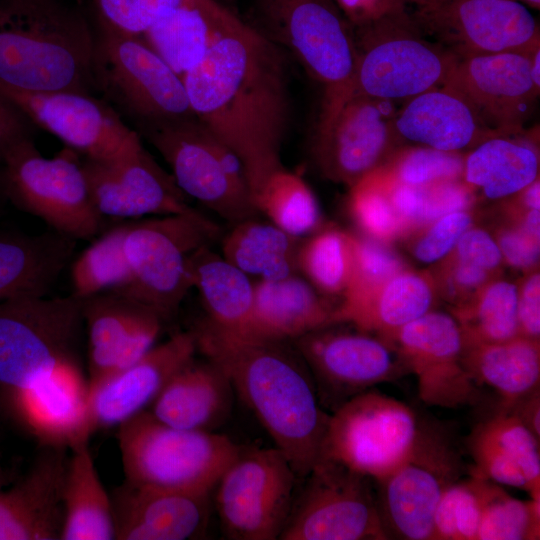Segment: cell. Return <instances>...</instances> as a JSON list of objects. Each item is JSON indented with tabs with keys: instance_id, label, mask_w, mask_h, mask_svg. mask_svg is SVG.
<instances>
[{
	"instance_id": "obj_39",
	"label": "cell",
	"mask_w": 540,
	"mask_h": 540,
	"mask_svg": "<svg viewBox=\"0 0 540 540\" xmlns=\"http://www.w3.org/2000/svg\"><path fill=\"white\" fill-rule=\"evenodd\" d=\"M241 21L224 22L186 4L161 16L141 37L182 77L203 60L223 30Z\"/></svg>"
},
{
	"instance_id": "obj_62",
	"label": "cell",
	"mask_w": 540,
	"mask_h": 540,
	"mask_svg": "<svg viewBox=\"0 0 540 540\" xmlns=\"http://www.w3.org/2000/svg\"><path fill=\"white\" fill-rule=\"evenodd\" d=\"M1 486H2V474H1V469H0V490H1Z\"/></svg>"
},
{
	"instance_id": "obj_29",
	"label": "cell",
	"mask_w": 540,
	"mask_h": 540,
	"mask_svg": "<svg viewBox=\"0 0 540 540\" xmlns=\"http://www.w3.org/2000/svg\"><path fill=\"white\" fill-rule=\"evenodd\" d=\"M253 282V308L244 336L273 341L295 340L336 324L338 305L329 302L297 274Z\"/></svg>"
},
{
	"instance_id": "obj_30",
	"label": "cell",
	"mask_w": 540,
	"mask_h": 540,
	"mask_svg": "<svg viewBox=\"0 0 540 540\" xmlns=\"http://www.w3.org/2000/svg\"><path fill=\"white\" fill-rule=\"evenodd\" d=\"M394 126L401 140L449 152L462 153L498 135L483 124L461 95L447 86L405 101L395 114Z\"/></svg>"
},
{
	"instance_id": "obj_51",
	"label": "cell",
	"mask_w": 540,
	"mask_h": 540,
	"mask_svg": "<svg viewBox=\"0 0 540 540\" xmlns=\"http://www.w3.org/2000/svg\"><path fill=\"white\" fill-rule=\"evenodd\" d=\"M435 282L438 297L451 308L469 300L489 281L499 277L472 264L446 256L429 270Z\"/></svg>"
},
{
	"instance_id": "obj_1",
	"label": "cell",
	"mask_w": 540,
	"mask_h": 540,
	"mask_svg": "<svg viewBox=\"0 0 540 540\" xmlns=\"http://www.w3.org/2000/svg\"><path fill=\"white\" fill-rule=\"evenodd\" d=\"M285 51L243 21L221 32L182 75L193 114L239 161L254 197L283 167L290 121Z\"/></svg>"
},
{
	"instance_id": "obj_43",
	"label": "cell",
	"mask_w": 540,
	"mask_h": 540,
	"mask_svg": "<svg viewBox=\"0 0 540 540\" xmlns=\"http://www.w3.org/2000/svg\"><path fill=\"white\" fill-rule=\"evenodd\" d=\"M129 223L109 229L89 245L71 268L75 297L83 300L106 292H126L132 273L124 252Z\"/></svg>"
},
{
	"instance_id": "obj_45",
	"label": "cell",
	"mask_w": 540,
	"mask_h": 540,
	"mask_svg": "<svg viewBox=\"0 0 540 540\" xmlns=\"http://www.w3.org/2000/svg\"><path fill=\"white\" fill-rule=\"evenodd\" d=\"M348 209L360 233L388 244L405 238L378 169L349 187Z\"/></svg>"
},
{
	"instance_id": "obj_61",
	"label": "cell",
	"mask_w": 540,
	"mask_h": 540,
	"mask_svg": "<svg viewBox=\"0 0 540 540\" xmlns=\"http://www.w3.org/2000/svg\"><path fill=\"white\" fill-rule=\"evenodd\" d=\"M513 1L520 2L524 4L525 6L535 9V10H539L540 8V0H513Z\"/></svg>"
},
{
	"instance_id": "obj_34",
	"label": "cell",
	"mask_w": 540,
	"mask_h": 540,
	"mask_svg": "<svg viewBox=\"0 0 540 540\" xmlns=\"http://www.w3.org/2000/svg\"><path fill=\"white\" fill-rule=\"evenodd\" d=\"M465 366L477 386L497 393L501 410L539 387L540 341L517 336L494 343H466Z\"/></svg>"
},
{
	"instance_id": "obj_53",
	"label": "cell",
	"mask_w": 540,
	"mask_h": 540,
	"mask_svg": "<svg viewBox=\"0 0 540 540\" xmlns=\"http://www.w3.org/2000/svg\"><path fill=\"white\" fill-rule=\"evenodd\" d=\"M447 256L472 264L498 276L504 263L494 237L483 228L473 225L462 234Z\"/></svg>"
},
{
	"instance_id": "obj_37",
	"label": "cell",
	"mask_w": 540,
	"mask_h": 540,
	"mask_svg": "<svg viewBox=\"0 0 540 540\" xmlns=\"http://www.w3.org/2000/svg\"><path fill=\"white\" fill-rule=\"evenodd\" d=\"M512 135L488 137L465 155L463 180L487 199L509 198L538 179V150Z\"/></svg>"
},
{
	"instance_id": "obj_22",
	"label": "cell",
	"mask_w": 540,
	"mask_h": 540,
	"mask_svg": "<svg viewBox=\"0 0 540 540\" xmlns=\"http://www.w3.org/2000/svg\"><path fill=\"white\" fill-rule=\"evenodd\" d=\"M82 317L88 334L89 391L146 354L165 321L151 307L118 292L83 299Z\"/></svg>"
},
{
	"instance_id": "obj_24",
	"label": "cell",
	"mask_w": 540,
	"mask_h": 540,
	"mask_svg": "<svg viewBox=\"0 0 540 540\" xmlns=\"http://www.w3.org/2000/svg\"><path fill=\"white\" fill-rule=\"evenodd\" d=\"M15 416L41 446L73 445L94 432L88 379L77 362L60 365L27 388L7 394Z\"/></svg>"
},
{
	"instance_id": "obj_48",
	"label": "cell",
	"mask_w": 540,
	"mask_h": 540,
	"mask_svg": "<svg viewBox=\"0 0 540 540\" xmlns=\"http://www.w3.org/2000/svg\"><path fill=\"white\" fill-rule=\"evenodd\" d=\"M353 272L341 301L370 294L399 272L410 268L391 244L352 233Z\"/></svg>"
},
{
	"instance_id": "obj_36",
	"label": "cell",
	"mask_w": 540,
	"mask_h": 540,
	"mask_svg": "<svg viewBox=\"0 0 540 540\" xmlns=\"http://www.w3.org/2000/svg\"><path fill=\"white\" fill-rule=\"evenodd\" d=\"M196 288L211 326L240 335L247 331L253 308L254 282L222 255L204 246L189 261Z\"/></svg>"
},
{
	"instance_id": "obj_40",
	"label": "cell",
	"mask_w": 540,
	"mask_h": 540,
	"mask_svg": "<svg viewBox=\"0 0 540 540\" xmlns=\"http://www.w3.org/2000/svg\"><path fill=\"white\" fill-rule=\"evenodd\" d=\"M517 298V284L497 277L450 313L466 343L502 342L519 336Z\"/></svg>"
},
{
	"instance_id": "obj_32",
	"label": "cell",
	"mask_w": 540,
	"mask_h": 540,
	"mask_svg": "<svg viewBox=\"0 0 540 540\" xmlns=\"http://www.w3.org/2000/svg\"><path fill=\"white\" fill-rule=\"evenodd\" d=\"M437 299L429 270L407 268L370 294L341 301L336 310V324L350 323L388 341L398 329L433 310Z\"/></svg>"
},
{
	"instance_id": "obj_58",
	"label": "cell",
	"mask_w": 540,
	"mask_h": 540,
	"mask_svg": "<svg viewBox=\"0 0 540 540\" xmlns=\"http://www.w3.org/2000/svg\"><path fill=\"white\" fill-rule=\"evenodd\" d=\"M198 4H200L206 11L214 15L215 17L225 20V21H231L236 19L237 17L232 14L228 9L223 7L221 4H219L215 0H195Z\"/></svg>"
},
{
	"instance_id": "obj_16",
	"label": "cell",
	"mask_w": 540,
	"mask_h": 540,
	"mask_svg": "<svg viewBox=\"0 0 540 540\" xmlns=\"http://www.w3.org/2000/svg\"><path fill=\"white\" fill-rule=\"evenodd\" d=\"M293 503L282 540H386L369 478L320 459Z\"/></svg>"
},
{
	"instance_id": "obj_10",
	"label": "cell",
	"mask_w": 540,
	"mask_h": 540,
	"mask_svg": "<svg viewBox=\"0 0 540 540\" xmlns=\"http://www.w3.org/2000/svg\"><path fill=\"white\" fill-rule=\"evenodd\" d=\"M83 324L82 300L72 294L0 302V390L27 388L60 365L77 362Z\"/></svg>"
},
{
	"instance_id": "obj_4",
	"label": "cell",
	"mask_w": 540,
	"mask_h": 540,
	"mask_svg": "<svg viewBox=\"0 0 540 540\" xmlns=\"http://www.w3.org/2000/svg\"><path fill=\"white\" fill-rule=\"evenodd\" d=\"M118 428L125 481L137 486L210 493L241 450L225 435L172 427L147 410Z\"/></svg>"
},
{
	"instance_id": "obj_2",
	"label": "cell",
	"mask_w": 540,
	"mask_h": 540,
	"mask_svg": "<svg viewBox=\"0 0 540 540\" xmlns=\"http://www.w3.org/2000/svg\"><path fill=\"white\" fill-rule=\"evenodd\" d=\"M193 334L197 350L225 373L295 475L307 477L320 460L329 415L320 408L297 350L294 353L286 341L227 332L206 321Z\"/></svg>"
},
{
	"instance_id": "obj_60",
	"label": "cell",
	"mask_w": 540,
	"mask_h": 540,
	"mask_svg": "<svg viewBox=\"0 0 540 540\" xmlns=\"http://www.w3.org/2000/svg\"><path fill=\"white\" fill-rule=\"evenodd\" d=\"M418 6V8L429 7L441 3L444 0H408Z\"/></svg>"
},
{
	"instance_id": "obj_14",
	"label": "cell",
	"mask_w": 540,
	"mask_h": 540,
	"mask_svg": "<svg viewBox=\"0 0 540 540\" xmlns=\"http://www.w3.org/2000/svg\"><path fill=\"white\" fill-rule=\"evenodd\" d=\"M461 466L448 436L420 423L410 456L377 482L376 501L388 539L433 540L436 507L444 490L459 479Z\"/></svg>"
},
{
	"instance_id": "obj_28",
	"label": "cell",
	"mask_w": 540,
	"mask_h": 540,
	"mask_svg": "<svg viewBox=\"0 0 540 540\" xmlns=\"http://www.w3.org/2000/svg\"><path fill=\"white\" fill-rule=\"evenodd\" d=\"M539 442L514 414L498 409L470 434L471 474L540 499Z\"/></svg>"
},
{
	"instance_id": "obj_18",
	"label": "cell",
	"mask_w": 540,
	"mask_h": 540,
	"mask_svg": "<svg viewBox=\"0 0 540 540\" xmlns=\"http://www.w3.org/2000/svg\"><path fill=\"white\" fill-rule=\"evenodd\" d=\"M0 96L31 123L62 140L87 159L114 161L142 150L139 134L116 111L89 93L28 92L0 84Z\"/></svg>"
},
{
	"instance_id": "obj_26",
	"label": "cell",
	"mask_w": 540,
	"mask_h": 540,
	"mask_svg": "<svg viewBox=\"0 0 540 540\" xmlns=\"http://www.w3.org/2000/svg\"><path fill=\"white\" fill-rule=\"evenodd\" d=\"M210 493L155 489L127 481L111 494L116 540L198 538L210 514Z\"/></svg>"
},
{
	"instance_id": "obj_11",
	"label": "cell",
	"mask_w": 540,
	"mask_h": 540,
	"mask_svg": "<svg viewBox=\"0 0 540 540\" xmlns=\"http://www.w3.org/2000/svg\"><path fill=\"white\" fill-rule=\"evenodd\" d=\"M138 128L187 197L232 224L258 213L238 159L195 116Z\"/></svg>"
},
{
	"instance_id": "obj_46",
	"label": "cell",
	"mask_w": 540,
	"mask_h": 540,
	"mask_svg": "<svg viewBox=\"0 0 540 540\" xmlns=\"http://www.w3.org/2000/svg\"><path fill=\"white\" fill-rule=\"evenodd\" d=\"M540 538V499L520 500L493 485L485 502L477 540Z\"/></svg>"
},
{
	"instance_id": "obj_9",
	"label": "cell",
	"mask_w": 540,
	"mask_h": 540,
	"mask_svg": "<svg viewBox=\"0 0 540 540\" xmlns=\"http://www.w3.org/2000/svg\"><path fill=\"white\" fill-rule=\"evenodd\" d=\"M0 164V194L18 209L75 240L99 232L103 216L94 205L82 161L74 150L46 158L28 137L14 145Z\"/></svg>"
},
{
	"instance_id": "obj_12",
	"label": "cell",
	"mask_w": 540,
	"mask_h": 540,
	"mask_svg": "<svg viewBox=\"0 0 540 540\" xmlns=\"http://www.w3.org/2000/svg\"><path fill=\"white\" fill-rule=\"evenodd\" d=\"M419 427L408 405L369 389L329 415L320 459L380 482L410 456Z\"/></svg>"
},
{
	"instance_id": "obj_42",
	"label": "cell",
	"mask_w": 540,
	"mask_h": 540,
	"mask_svg": "<svg viewBox=\"0 0 540 540\" xmlns=\"http://www.w3.org/2000/svg\"><path fill=\"white\" fill-rule=\"evenodd\" d=\"M352 233L336 226L323 225L301 240L297 269L322 295L343 297L353 272Z\"/></svg>"
},
{
	"instance_id": "obj_25",
	"label": "cell",
	"mask_w": 540,
	"mask_h": 540,
	"mask_svg": "<svg viewBox=\"0 0 540 540\" xmlns=\"http://www.w3.org/2000/svg\"><path fill=\"white\" fill-rule=\"evenodd\" d=\"M196 351L193 332L176 333L91 389L89 414L93 430L119 426L144 411Z\"/></svg>"
},
{
	"instance_id": "obj_23",
	"label": "cell",
	"mask_w": 540,
	"mask_h": 540,
	"mask_svg": "<svg viewBox=\"0 0 540 540\" xmlns=\"http://www.w3.org/2000/svg\"><path fill=\"white\" fill-rule=\"evenodd\" d=\"M82 166L94 205L103 217L163 216L193 209L172 175L145 148L114 161L85 158Z\"/></svg>"
},
{
	"instance_id": "obj_8",
	"label": "cell",
	"mask_w": 540,
	"mask_h": 540,
	"mask_svg": "<svg viewBox=\"0 0 540 540\" xmlns=\"http://www.w3.org/2000/svg\"><path fill=\"white\" fill-rule=\"evenodd\" d=\"M93 81L136 125L195 116L182 77L141 36L98 19Z\"/></svg>"
},
{
	"instance_id": "obj_15",
	"label": "cell",
	"mask_w": 540,
	"mask_h": 540,
	"mask_svg": "<svg viewBox=\"0 0 540 540\" xmlns=\"http://www.w3.org/2000/svg\"><path fill=\"white\" fill-rule=\"evenodd\" d=\"M391 103L353 91L320 111L312 154L321 174L348 187L384 166L402 141Z\"/></svg>"
},
{
	"instance_id": "obj_6",
	"label": "cell",
	"mask_w": 540,
	"mask_h": 540,
	"mask_svg": "<svg viewBox=\"0 0 540 540\" xmlns=\"http://www.w3.org/2000/svg\"><path fill=\"white\" fill-rule=\"evenodd\" d=\"M260 27L323 88L321 109L354 90L356 47L351 23L334 0H259Z\"/></svg>"
},
{
	"instance_id": "obj_59",
	"label": "cell",
	"mask_w": 540,
	"mask_h": 540,
	"mask_svg": "<svg viewBox=\"0 0 540 540\" xmlns=\"http://www.w3.org/2000/svg\"><path fill=\"white\" fill-rule=\"evenodd\" d=\"M540 46L536 47L531 54V76L536 84L540 87Z\"/></svg>"
},
{
	"instance_id": "obj_47",
	"label": "cell",
	"mask_w": 540,
	"mask_h": 540,
	"mask_svg": "<svg viewBox=\"0 0 540 540\" xmlns=\"http://www.w3.org/2000/svg\"><path fill=\"white\" fill-rule=\"evenodd\" d=\"M465 156L426 146L397 150L380 169L395 182L410 186L463 179Z\"/></svg>"
},
{
	"instance_id": "obj_33",
	"label": "cell",
	"mask_w": 540,
	"mask_h": 540,
	"mask_svg": "<svg viewBox=\"0 0 540 540\" xmlns=\"http://www.w3.org/2000/svg\"><path fill=\"white\" fill-rule=\"evenodd\" d=\"M75 242L54 230L39 235L0 233V302L46 296L70 260Z\"/></svg>"
},
{
	"instance_id": "obj_41",
	"label": "cell",
	"mask_w": 540,
	"mask_h": 540,
	"mask_svg": "<svg viewBox=\"0 0 540 540\" xmlns=\"http://www.w3.org/2000/svg\"><path fill=\"white\" fill-rule=\"evenodd\" d=\"M254 206L271 223L296 238L301 239L323 226L313 191L300 175L284 167L266 179L254 197Z\"/></svg>"
},
{
	"instance_id": "obj_44",
	"label": "cell",
	"mask_w": 540,
	"mask_h": 540,
	"mask_svg": "<svg viewBox=\"0 0 540 540\" xmlns=\"http://www.w3.org/2000/svg\"><path fill=\"white\" fill-rule=\"evenodd\" d=\"M494 483L471 474L443 492L434 515L433 540H477L486 500Z\"/></svg>"
},
{
	"instance_id": "obj_20",
	"label": "cell",
	"mask_w": 540,
	"mask_h": 540,
	"mask_svg": "<svg viewBox=\"0 0 540 540\" xmlns=\"http://www.w3.org/2000/svg\"><path fill=\"white\" fill-rule=\"evenodd\" d=\"M534 49L457 57L443 86L461 95L489 130L518 133L534 111L540 92L531 76Z\"/></svg>"
},
{
	"instance_id": "obj_56",
	"label": "cell",
	"mask_w": 540,
	"mask_h": 540,
	"mask_svg": "<svg viewBox=\"0 0 540 540\" xmlns=\"http://www.w3.org/2000/svg\"><path fill=\"white\" fill-rule=\"evenodd\" d=\"M352 26L373 20L402 7L403 0H334Z\"/></svg>"
},
{
	"instance_id": "obj_21",
	"label": "cell",
	"mask_w": 540,
	"mask_h": 540,
	"mask_svg": "<svg viewBox=\"0 0 540 540\" xmlns=\"http://www.w3.org/2000/svg\"><path fill=\"white\" fill-rule=\"evenodd\" d=\"M294 341L307 367L331 393L350 398L408 373L390 342L357 328L345 331L330 325Z\"/></svg>"
},
{
	"instance_id": "obj_54",
	"label": "cell",
	"mask_w": 540,
	"mask_h": 540,
	"mask_svg": "<svg viewBox=\"0 0 540 540\" xmlns=\"http://www.w3.org/2000/svg\"><path fill=\"white\" fill-rule=\"evenodd\" d=\"M519 336L540 341V275L538 268L526 272L517 284Z\"/></svg>"
},
{
	"instance_id": "obj_55",
	"label": "cell",
	"mask_w": 540,
	"mask_h": 540,
	"mask_svg": "<svg viewBox=\"0 0 540 540\" xmlns=\"http://www.w3.org/2000/svg\"><path fill=\"white\" fill-rule=\"evenodd\" d=\"M29 123L16 107L0 96V163L14 145L30 137Z\"/></svg>"
},
{
	"instance_id": "obj_19",
	"label": "cell",
	"mask_w": 540,
	"mask_h": 540,
	"mask_svg": "<svg viewBox=\"0 0 540 540\" xmlns=\"http://www.w3.org/2000/svg\"><path fill=\"white\" fill-rule=\"evenodd\" d=\"M388 342L415 375L423 403L456 409L478 399V386L464 363L466 340L451 313L433 309L398 329Z\"/></svg>"
},
{
	"instance_id": "obj_7",
	"label": "cell",
	"mask_w": 540,
	"mask_h": 540,
	"mask_svg": "<svg viewBox=\"0 0 540 540\" xmlns=\"http://www.w3.org/2000/svg\"><path fill=\"white\" fill-rule=\"evenodd\" d=\"M221 228L195 208L177 214L129 222L124 252L132 284L122 293L171 318L192 288L189 261L211 246Z\"/></svg>"
},
{
	"instance_id": "obj_63",
	"label": "cell",
	"mask_w": 540,
	"mask_h": 540,
	"mask_svg": "<svg viewBox=\"0 0 540 540\" xmlns=\"http://www.w3.org/2000/svg\"><path fill=\"white\" fill-rule=\"evenodd\" d=\"M0 196H1V194H0Z\"/></svg>"
},
{
	"instance_id": "obj_5",
	"label": "cell",
	"mask_w": 540,
	"mask_h": 540,
	"mask_svg": "<svg viewBox=\"0 0 540 540\" xmlns=\"http://www.w3.org/2000/svg\"><path fill=\"white\" fill-rule=\"evenodd\" d=\"M352 27L353 91L377 100L407 101L443 86L457 59L425 36L404 6Z\"/></svg>"
},
{
	"instance_id": "obj_50",
	"label": "cell",
	"mask_w": 540,
	"mask_h": 540,
	"mask_svg": "<svg viewBox=\"0 0 540 540\" xmlns=\"http://www.w3.org/2000/svg\"><path fill=\"white\" fill-rule=\"evenodd\" d=\"M472 209L444 215L413 233L410 250L423 263H436L455 247L462 234L473 225Z\"/></svg>"
},
{
	"instance_id": "obj_13",
	"label": "cell",
	"mask_w": 540,
	"mask_h": 540,
	"mask_svg": "<svg viewBox=\"0 0 540 540\" xmlns=\"http://www.w3.org/2000/svg\"><path fill=\"white\" fill-rule=\"evenodd\" d=\"M295 477L279 449H241L215 486L216 510L226 536L279 539L293 505Z\"/></svg>"
},
{
	"instance_id": "obj_38",
	"label": "cell",
	"mask_w": 540,
	"mask_h": 540,
	"mask_svg": "<svg viewBox=\"0 0 540 540\" xmlns=\"http://www.w3.org/2000/svg\"><path fill=\"white\" fill-rule=\"evenodd\" d=\"M300 238L270 221L250 217L233 224L222 239V256L253 281L277 280L298 273Z\"/></svg>"
},
{
	"instance_id": "obj_3",
	"label": "cell",
	"mask_w": 540,
	"mask_h": 540,
	"mask_svg": "<svg viewBox=\"0 0 540 540\" xmlns=\"http://www.w3.org/2000/svg\"><path fill=\"white\" fill-rule=\"evenodd\" d=\"M95 32L61 0H0V84L88 93Z\"/></svg>"
},
{
	"instance_id": "obj_52",
	"label": "cell",
	"mask_w": 540,
	"mask_h": 540,
	"mask_svg": "<svg viewBox=\"0 0 540 540\" xmlns=\"http://www.w3.org/2000/svg\"><path fill=\"white\" fill-rule=\"evenodd\" d=\"M505 220L492 235L501 251L503 260L511 267L528 272L539 262L540 236L529 232L518 216L505 209Z\"/></svg>"
},
{
	"instance_id": "obj_57",
	"label": "cell",
	"mask_w": 540,
	"mask_h": 540,
	"mask_svg": "<svg viewBox=\"0 0 540 540\" xmlns=\"http://www.w3.org/2000/svg\"><path fill=\"white\" fill-rule=\"evenodd\" d=\"M508 411L514 414L540 440L539 387L519 399Z\"/></svg>"
},
{
	"instance_id": "obj_31",
	"label": "cell",
	"mask_w": 540,
	"mask_h": 540,
	"mask_svg": "<svg viewBox=\"0 0 540 540\" xmlns=\"http://www.w3.org/2000/svg\"><path fill=\"white\" fill-rule=\"evenodd\" d=\"M232 390L215 363L193 358L167 381L149 412L172 427L213 431L229 413Z\"/></svg>"
},
{
	"instance_id": "obj_17",
	"label": "cell",
	"mask_w": 540,
	"mask_h": 540,
	"mask_svg": "<svg viewBox=\"0 0 540 540\" xmlns=\"http://www.w3.org/2000/svg\"><path fill=\"white\" fill-rule=\"evenodd\" d=\"M411 15L425 36L457 57L529 52L540 45L538 21L513 0H444Z\"/></svg>"
},
{
	"instance_id": "obj_49",
	"label": "cell",
	"mask_w": 540,
	"mask_h": 540,
	"mask_svg": "<svg viewBox=\"0 0 540 540\" xmlns=\"http://www.w3.org/2000/svg\"><path fill=\"white\" fill-rule=\"evenodd\" d=\"M93 1L100 19L121 31L138 36L143 35L161 16L177 7L195 4L205 10L195 0Z\"/></svg>"
},
{
	"instance_id": "obj_35",
	"label": "cell",
	"mask_w": 540,
	"mask_h": 540,
	"mask_svg": "<svg viewBox=\"0 0 540 540\" xmlns=\"http://www.w3.org/2000/svg\"><path fill=\"white\" fill-rule=\"evenodd\" d=\"M70 450L63 483L60 539H115L111 497L98 476L88 441L75 444Z\"/></svg>"
},
{
	"instance_id": "obj_27",
	"label": "cell",
	"mask_w": 540,
	"mask_h": 540,
	"mask_svg": "<svg viewBox=\"0 0 540 540\" xmlns=\"http://www.w3.org/2000/svg\"><path fill=\"white\" fill-rule=\"evenodd\" d=\"M67 449L41 446L28 473L0 490V540H56L63 527Z\"/></svg>"
}]
</instances>
